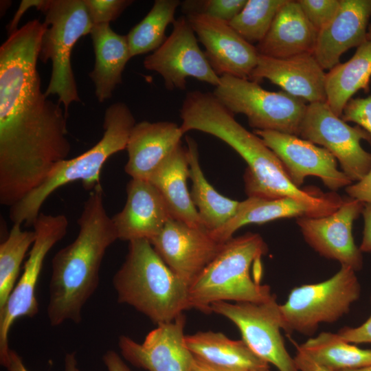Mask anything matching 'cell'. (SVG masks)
<instances>
[{
	"label": "cell",
	"instance_id": "cell-1",
	"mask_svg": "<svg viewBox=\"0 0 371 371\" xmlns=\"http://www.w3.org/2000/svg\"><path fill=\"white\" fill-rule=\"evenodd\" d=\"M45 30L33 19L0 47V203L8 207L71 151L67 115L41 89L37 60Z\"/></svg>",
	"mask_w": 371,
	"mask_h": 371
},
{
	"label": "cell",
	"instance_id": "cell-2",
	"mask_svg": "<svg viewBox=\"0 0 371 371\" xmlns=\"http://www.w3.org/2000/svg\"><path fill=\"white\" fill-rule=\"evenodd\" d=\"M181 127L186 133L199 131L212 135L232 147L247 163L244 175L248 197H292L329 214L337 210L343 199L335 192L323 193L296 187L277 155L262 139L244 128L210 92H187L179 110Z\"/></svg>",
	"mask_w": 371,
	"mask_h": 371
},
{
	"label": "cell",
	"instance_id": "cell-3",
	"mask_svg": "<svg viewBox=\"0 0 371 371\" xmlns=\"http://www.w3.org/2000/svg\"><path fill=\"white\" fill-rule=\"evenodd\" d=\"M76 239L60 249L52 260L47 314L51 326L82 320V310L99 284L106 251L118 239L105 209L101 184L92 190L78 219Z\"/></svg>",
	"mask_w": 371,
	"mask_h": 371
},
{
	"label": "cell",
	"instance_id": "cell-4",
	"mask_svg": "<svg viewBox=\"0 0 371 371\" xmlns=\"http://www.w3.org/2000/svg\"><path fill=\"white\" fill-rule=\"evenodd\" d=\"M117 302L159 325L190 309L189 286L164 262L146 239L128 242L125 260L113 278Z\"/></svg>",
	"mask_w": 371,
	"mask_h": 371
},
{
	"label": "cell",
	"instance_id": "cell-5",
	"mask_svg": "<svg viewBox=\"0 0 371 371\" xmlns=\"http://www.w3.org/2000/svg\"><path fill=\"white\" fill-rule=\"evenodd\" d=\"M268 251L260 235L247 232L226 242L189 286L190 308L210 313L218 302H263L273 295L261 283V259Z\"/></svg>",
	"mask_w": 371,
	"mask_h": 371
},
{
	"label": "cell",
	"instance_id": "cell-6",
	"mask_svg": "<svg viewBox=\"0 0 371 371\" xmlns=\"http://www.w3.org/2000/svg\"><path fill=\"white\" fill-rule=\"evenodd\" d=\"M135 119L124 102H117L105 111L101 139L82 154L60 161L47 177L18 202L10 207L9 216L14 223L33 226L45 200L57 189L69 183L81 181L87 190L100 185V175L107 159L126 149Z\"/></svg>",
	"mask_w": 371,
	"mask_h": 371
},
{
	"label": "cell",
	"instance_id": "cell-7",
	"mask_svg": "<svg viewBox=\"0 0 371 371\" xmlns=\"http://www.w3.org/2000/svg\"><path fill=\"white\" fill-rule=\"evenodd\" d=\"M40 11L45 15V30L43 34L39 58L52 62V74L46 91L57 95L58 103L63 105L68 116L69 105L81 102L71 65L74 45L83 36L90 34L93 23L84 0H43Z\"/></svg>",
	"mask_w": 371,
	"mask_h": 371
},
{
	"label": "cell",
	"instance_id": "cell-8",
	"mask_svg": "<svg viewBox=\"0 0 371 371\" xmlns=\"http://www.w3.org/2000/svg\"><path fill=\"white\" fill-rule=\"evenodd\" d=\"M360 294L356 271L346 266L325 281L295 287L280 304L283 330L314 334L319 324L335 322L348 313Z\"/></svg>",
	"mask_w": 371,
	"mask_h": 371
},
{
	"label": "cell",
	"instance_id": "cell-9",
	"mask_svg": "<svg viewBox=\"0 0 371 371\" xmlns=\"http://www.w3.org/2000/svg\"><path fill=\"white\" fill-rule=\"evenodd\" d=\"M232 113L243 114L254 130L275 131L299 137L307 105L283 91H270L258 82L229 75L220 77L213 91Z\"/></svg>",
	"mask_w": 371,
	"mask_h": 371
},
{
	"label": "cell",
	"instance_id": "cell-10",
	"mask_svg": "<svg viewBox=\"0 0 371 371\" xmlns=\"http://www.w3.org/2000/svg\"><path fill=\"white\" fill-rule=\"evenodd\" d=\"M69 222L63 214L41 212L33 227L35 240L30 248L24 271L12 290L4 308L0 311V363L7 370L12 350L8 336L14 322L19 317H33L38 312L36 288L44 260L50 249L66 234Z\"/></svg>",
	"mask_w": 371,
	"mask_h": 371
},
{
	"label": "cell",
	"instance_id": "cell-11",
	"mask_svg": "<svg viewBox=\"0 0 371 371\" xmlns=\"http://www.w3.org/2000/svg\"><path fill=\"white\" fill-rule=\"evenodd\" d=\"M210 312L232 321L240 330L242 339L265 361L279 371H299L280 333L283 323L275 295L258 303L215 302L210 306Z\"/></svg>",
	"mask_w": 371,
	"mask_h": 371
},
{
	"label": "cell",
	"instance_id": "cell-12",
	"mask_svg": "<svg viewBox=\"0 0 371 371\" xmlns=\"http://www.w3.org/2000/svg\"><path fill=\"white\" fill-rule=\"evenodd\" d=\"M299 136L328 150L352 181L361 179L371 168V153L360 144L362 139L371 142V135L337 116L326 101L307 104Z\"/></svg>",
	"mask_w": 371,
	"mask_h": 371
},
{
	"label": "cell",
	"instance_id": "cell-13",
	"mask_svg": "<svg viewBox=\"0 0 371 371\" xmlns=\"http://www.w3.org/2000/svg\"><path fill=\"white\" fill-rule=\"evenodd\" d=\"M144 67L158 73L167 90H186L187 78L217 87L220 77L214 71L188 19L180 16L172 23V30L164 43L143 62Z\"/></svg>",
	"mask_w": 371,
	"mask_h": 371
},
{
	"label": "cell",
	"instance_id": "cell-14",
	"mask_svg": "<svg viewBox=\"0 0 371 371\" xmlns=\"http://www.w3.org/2000/svg\"><path fill=\"white\" fill-rule=\"evenodd\" d=\"M282 161L292 183L297 188L305 177L315 176L333 191L352 184L337 168V160L326 148L298 136L275 131L254 130Z\"/></svg>",
	"mask_w": 371,
	"mask_h": 371
},
{
	"label": "cell",
	"instance_id": "cell-15",
	"mask_svg": "<svg viewBox=\"0 0 371 371\" xmlns=\"http://www.w3.org/2000/svg\"><path fill=\"white\" fill-rule=\"evenodd\" d=\"M150 242L168 267L189 286L225 244L216 240L204 227L173 218Z\"/></svg>",
	"mask_w": 371,
	"mask_h": 371
},
{
	"label": "cell",
	"instance_id": "cell-16",
	"mask_svg": "<svg viewBox=\"0 0 371 371\" xmlns=\"http://www.w3.org/2000/svg\"><path fill=\"white\" fill-rule=\"evenodd\" d=\"M364 204L357 199H346L328 215L297 218V223L306 242L315 251L357 271L362 269L363 261L362 252L354 241L352 225Z\"/></svg>",
	"mask_w": 371,
	"mask_h": 371
},
{
	"label": "cell",
	"instance_id": "cell-17",
	"mask_svg": "<svg viewBox=\"0 0 371 371\" xmlns=\"http://www.w3.org/2000/svg\"><path fill=\"white\" fill-rule=\"evenodd\" d=\"M186 18L204 46L208 63L219 77L229 75L249 80L258 63L256 47L227 22L197 13L187 14Z\"/></svg>",
	"mask_w": 371,
	"mask_h": 371
},
{
	"label": "cell",
	"instance_id": "cell-18",
	"mask_svg": "<svg viewBox=\"0 0 371 371\" xmlns=\"http://www.w3.org/2000/svg\"><path fill=\"white\" fill-rule=\"evenodd\" d=\"M186 315L157 325L141 344L121 335L122 356L133 366L148 371H191L194 356L186 344Z\"/></svg>",
	"mask_w": 371,
	"mask_h": 371
},
{
	"label": "cell",
	"instance_id": "cell-19",
	"mask_svg": "<svg viewBox=\"0 0 371 371\" xmlns=\"http://www.w3.org/2000/svg\"><path fill=\"white\" fill-rule=\"evenodd\" d=\"M326 75L313 53L276 58L258 55L249 80L267 79L308 104L326 101Z\"/></svg>",
	"mask_w": 371,
	"mask_h": 371
},
{
	"label": "cell",
	"instance_id": "cell-20",
	"mask_svg": "<svg viewBox=\"0 0 371 371\" xmlns=\"http://www.w3.org/2000/svg\"><path fill=\"white\" fill-rule=\"evenodd\" d=\"M126 194L124 207L111 217L118 239L150 241L172 218L165 201L148 180L131 179L126 186Z\"/></svg>",
	"mask_w": 371,
	"mask_h": 371
},
{
	"label": "cell",
	"instance_id": "cell-21",
	"mask_svg": "<svg viewBox=\"0 0 371 371\" xmlns=\"http://www.w3.org/2000/svg\"><path fill=\"white\" fill-rule=\"evenodd\" d=\"M371 0H340L335 17L317 32L313 55L323 69L339 63L341 55L367 41Z\"/></svg>",
	"mask_w": 371,
	"mask_h": 371
},
{
	"label": "cell",
	"instance_id": "cell-22",
	"mask_svg": "<svg viewBox=\"0 0 371 371\" xmlns=\"http://www.w3.org/2000/svg\"><path fill=\"white\" fill-rule=\"evenodd\" d=\"M183 134L181 125L173 122L135 124L126 146V173L131 179L148 181L157 166L181 143Z\"/></svg>",
	"mask_w": 371,
	"mask_h": 371
},
{
	"label": "cell",
	"instance_id": "cell-23",
	"mask_svg": "<svg viewBox=\"0 0 371 371\" xmlns=\"http://www.w3.org/2000/svg\"><path fill=\"white\" fill-rule=\"evenodd\" d=\"M317 32L297 1L287 0L256 47L260 55L276 58L313 53Z\"/></svg>",
	"mask_w": 371,
	"mask_h": 371
},
{
	"label": "cell",
	"instance_id": "cell-24",
	"mask_svg": "<svg viewBox=\"0 0 371 371\" xmlns=\"http://www.w3.org/2000/svg\"><path fill=\"white\" fill-rule=\"evenodd\" d=\"M189 157L179 144L157 166L148 181L157 189L173 219L196 227H204L188 191Z\"/></svg>",
	"mask_w": 371,
	"mask_h": 371
},
{
	"label": "cell",
	"instance_id": "cell-25",
	"mask_svg": "<svg viewBox=\"0 0 371 371\" xmlns=\"http://www.w3.org/2000/svg\"><path fill=\"white\" fill-rule=\"evenodd\" d=\"M95 54V65L89 76L100 102L112 97L122 83V73L131 57L126 36L115 32L109 23L93 25L89 34Z\"/></svg>",
	"mask_w": 371,
	"mask_h": 371
},
{
	"label": "cell",
	"instance_id": "cell-26",
	"mask_svg": "<svg viewBox=\"0 0 371 371\" xmlns=\"http://www.w3.org/2000/svg\"><path fill=\"white\" fill-rule=\"evenodd\" d=\"M330 214L325 210L292 197L265 199L248 197L240 201L236 214L219 230L210 234L221 243H225L241 227L262 224L284 218L320 217Z\"/></svg>",
	"mask_w": 371,
	"mask_h": 371
},
{
	"label": "cell",
	"instance_id": "cell-27",
	"mask_svg": "<svg viewBox=\"0 0 371 371\" xmlns=\"http://www.w3.org/2000/svg\"><path fill=\"white\" fill-rule=\"evenodd\" d=\"M192 355L218 368L232 371H259L269 367L243 340H232L221 333L197 332L186 335Z\"/></svg>",
	"mask_w": 371,
	"mask_h": 371
},
{
	"label": "cell",
	"instance_id": "cell-28",
	"mask_svg": "<svg viewBox=\"0 0 371 371\" xmlns=\"http://www.w3.org/2000/svg\"><path fill=\"white\" fill-rule=\"evenodd\" d=\"M294 360L327 371L357 369L371 366V349L346 342L338 333L322 332L297 346Z\"/></svg>",
	"mask_w": 371,
	"mask_h": 371
},
{
	"label": "cell",
	"instance_id": "cell-29",
	"mask_svg": "<svg viewBox=\"0 0 371 371\" xmlns=\"http://www.w3.org/2000/svg\"><path fill=\"white\" fill-rule=\"evenodd\" d=\"M189 157L190 196L205 229L213 234L221 229L236 213L240 201L218 193L205 179L199 160L196 141L186 137Z\"/></svg>",
	"mask_w": 371,
	"mask_h": 371
},
{
	"label": "cell",
	"instance_id": "cell-30",
	"mask_svg": "<svg viewBox=\"0 0 371 371\" xmlns=\"http://www.w3.org/2000/svg\"><path fill=\"white\" fill-rule=\"evenodd\" d=\"M370 77L371 42L366 41L348 61L339 63L326 75V102L337 116L341 117L346 104L356 92L370 91Z\"/></svg>",
	"mask_w": 371,
	"mask_h": 371
},
{
	"label": "cell",
	"instance_id": "cell-31",
	"mask_svg": "<svg viewBox=\"0 0 371 371\" xmlns=\"http://www.w3.org/2000/svg\"><path fill=\"white\" fill-rule=\"evenodd\" d=\"M179 0H155L146 16L126 36L131 57L157 49L166 41V30L175 21Z\"/></svg>",
	"mask_w": 371,
	"mask_h": 371
},
{
	"label": "cell",
	"instance_id": "cell-32",
	"mask_svg": "<svg viewBox=\"0 0 371 371\" xmlns=\"http://www.w3.org/2000/svg\"><path fill=\"white\" fill-rule=\"evenodd\" d=\"M21 226L14 223L0 245V311L16 284L21 265L35 240L34 231L22 230Z\"/></svg>",
	"mask_w": 371,
	"mask_h": 371
},
{
	"label": "cell",
	"instance_id": "cell-33",
	"mask_svg": "<svg viewBox=\"0 0 371 371\" xmlns=\"http://www.w3.org/2000/svg\"><path fill=\"white\" fill-rule=\"evenodd\" d=\"M287 0H247L229 25L245 41L260 43L268 32L280 8Z\"/></svg>",
	"mask_w": 371,
	"mask_h": 371
},
{
	"label": "cell",
	"instance_id": "cell-34",
	"mask_svg": "<svg viewBox=\"0 0 371 371\" xmlns=\"http://www.w3.org/2000/svg\"><path fill=\"white\" fill-rule=\"evenodd\" d=\"M247 0H187L181 8L187 14H205L225 22H230L245 7Z\"/></svg>",
	"mask_w": 371,
	"mask_h": 371
},
{
	"label": "cell",
	"instance_id": "cell-35",
	"mask_svg": "<svg viewBox=\"0 0 371 371\" xmlns=\"http://www.w3.org/2000/svg\"><path fill=\"white\" fill-rule=\"evenodd\" d=\"M304 15L317 30L327 25L336 15L340 0H298Z\"/></svg>",
	"mask_w": 371,
	"mask_h": 371
},
{
	"label": "cell",
	"instance_id": "cell-36",
	"mask_svg": "<svg viewBox=\"0 0 371 371\" xmlns=\"http://www.w3.org/2000/svg\"><path fill=\"white\" fill-rule=\"evenodd\" d=\"M93 25L115 20L133 1L84 0Z\"/></svg>",
	"mask_w": 371,
	"mask_h": 371
},
{
	"label": "cell",
	"instance_id": "cell-37",
	"mask_svg": "<svg viewBox=\"0 0 371 371\" xmlns=\"http://www.w3.org/2000/svg\"><path fill=\"white\" fill-rule=\"evenodd\" d=\"M341 119L356 123L371 135V95L351 98L344 109Z\"/></svg>",
	"mask_w": 371,
	"mask_h": 371
},
{
	"label": "cell",
	"instance_id": "cell-38",
	"mask_svg": "<svg viewBox=\"0 0 371 371\" xmlns=\"http://www.w3.org/2000/svg\"><path fill=\"white\" fill-rule=\"evenodd\" d=\"M337 333L343 340L348 343H371V315L361 325L355 328L344 327Z\"/></svg>",
	"mask_w": 371,
	"mask_h": 371
},
{
	"label": "cell",
	"instance_id": "cell-39",
	"mask_svg": "<svg viewBox=\"0 0 371 371\" xmlns=\"http://www.w3.org/2000/svg\"><path fill=\"white\" fill-rule=\"evenodd\" d=\"M346 191L351 199L371 203V168L361 179L347 186Z\"/></svg>",
	"mask_w": 371,
	"mask_h": 371
},
{
	"label": "cell",
	"instance_id": "cell-40",
	"mask_svg": "<svg viewBox=\"0 0 371 371\" xmlns=\"http://www.w3.org/2000/svg\"><path fill=\"white\" fill-rule=\"evenodd\" d=\"M8 371H29L20 357L13 351L11 356V363ZM65 371H80L78 367L76 352L67 353L65 357Z\"/></svg>",
	"mask_w": 371,
	"mask_h": 371
},
{
	"label": "cell",
	"instance_id": "cell-41",
	"mask_svg": "<svg viewBox=\"0 0 371 371\" xmlns=\"http://www.w3.org/2000/svg\"><path fill=\"white\" fill-rule=\"evenodd\" d=\"M364 219L363 238L359 246L361 252L371 251V203H365L362 211Z\"/></svg>",
	"mask_w": 371,
	"mask_h": 371
},
{
	"label": "cell",
	"instance_id": "cell-42",
	"mask_svg": "<svg viewBox=\"0 0 371 371\" xmlns=\"http://www.w3.org/2000/svg\"><path fill=\"white\" fill-rule=\"evenodd\" d=\"M43 3V0H23L21 2L13 19L10 23L8 24L7 30L9 35L18 30L19 22L23 14L27 11V9L34 7L39 10Z\"/></svg>",
	"mask_w": 371,
	"mask_h": 371
},
{
	"label": "cell",
	"instance_id": "cell-43",
	"mask_svg": "<svg viewBox=\"0 0 371 371\" xmlns=\"http://www.w3.org/2000/svg\"><path fill=\"white\" fill-rule=\"evenodd\" d=\"M102 361L108 371H131L114 350L106 351L102 356Z\"/></svg>",
	"mask_w": 371,
	"mask_h": 371
},
{
	"label": "cell",
	"instance_id": "cell-44",
	"mask_svg": "<svg viewBox=\"0 0 371 371\" xmlns=\"http://www.w3.org/2000/svg\"><path fill=\"white\" fill-rule=\"evenodd\" d=\"M194 356V355H193ZM191 371H232L209 364L194 356Z\"/></svg>",
	"mask_w": 371,
	"mask_h": 371
},
{
	"label": "cell",
	"instance_id": "cell-45",
	"mask_svg": "<svg viewBox=\"0 0 371 371\" xmlns=\"http://www.w3.org/2000/svg\"><path fill=\"white\" fill-rule=\"evenodd\" d=\"M341 371H371V366L352 370H344Z\"/></svg>",
	"mask_w": 371,
	"mask_h": 371
},
{
	"label": "cell",
	"instance_id": "cell-46",
	"mask_svg": "<svg viewBox=\"0 0 371 371\" xmlns=\"http://www.w3.org/2000/svg\"><path fill=\"white\" fill-rule=\"evenodd\" d=\"M367 41L371 42V24L368 27Z\"/></svg>",
	"mask_w": 371,
	"mask_h": 371
},
{
	"label": "cell",
	"instance_id": "cell-47",
	"mask_svg": "<svg viewBox=\"0 0 371 371\" xmlns=\"http://www.w3.org/2000/svg\"><path fill=\"white\" fill-rule=\"evenodd\" d=\"M259 371H270L269 367L265 368L262 369V370H260Z\"/></svg>",
	"mask_w": 371,
	"mask_h": 371
}]
</instances>
